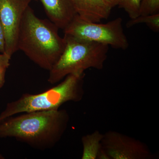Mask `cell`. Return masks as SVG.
Listing matches in <instances>:
<instances>
[{
    "label": "cell",
    "instance_id": "obj_15",
    "mask_svg": "<svg viewBox=\"0 0 159 159\" xmlns=\"http://www.w3.org/2000/svg\"><path fill=\"white\" fill-rule=\"evenodd\" d=\"M5 52V34L2 26L0 21V53L3 54Z\"/></svg>",
    "mask_w": 159,
    "mask_h": 159
},
{
    "label": "cell",
    "instance_id": "obj_12",
    "mask_svg": "<svg viewBox=\"0 0 159 159\" xmlns=\"http://www.w3.org/2000/svg\"><path fill=\"white\" fill-rule=\"evenodd\" d=\"M142 0H122L119 6L127 13L130 19L140 16V6Z\"/></svg>",
    "mask_w": 159,
    "mask_h": 159
},
{
    "label": "cell",
    "instance_id": "obj_6",
    "mask_svg": "<svg viewBox=\"0 0 159 159\" xmlns=\"http://www.w3.org/2000/svg\"><path fill=\"white\" fill-rule=\"evenodd\" d=\"M101 145L110 159L156 158L145 143L116 131L103 134Z\"/></svg>",
    "mask_w": 159,
    "mask_h": 159
},
{
    "label": "cell",
    "instance_id": "obj_2",
    "mask_svg": "<svg viewBox=\"0 0 159 159\" xmlns=\"http://www.w3.org/2000/svg\"><path fill=\"white\" fill-rule=\"evenodd\" d=\"M58 28L50 20L35 15L30 6L23 15L17 39L18 50L44 70H50L66 47Z\"/></svg>",
    "mask_w": 159,
    "mask_h": 159
},
{
    "label": "cell",
    "instance_id": "obj_17",
    "mask_svg": "<svg viewBox=\"0 0 159 159\" xmlns=\"http://www.w3.org/2000/svg\"><path fill=\"white\" fill-rule=\"evenodd\" d=\"M7 68L0 66V89L4 86L6 81L5 77Z\"/></svg>",
    "mask_w": 159,
    "mask_h": 159
},
{
    "label": "cell",
    "instance_id": "obj_3",
    "mask_svg": "<svg viewBox=\"0 0 159 159\" xmlns=\"http://www.w3.org/2000/svg\"><path fill=\"white\" fill-rule=\"evenodd\" d=\"M84 73L70 74L59 84L43 93L23 94L7 103L0 114V122L20 113L57 110L66 102H80L84 95Z\"/></svg>",
    "mask_w": 159,
    "mask_h": 159
},
{
    "label": "cell",
    "instance_id": "obj_5",
    "mask_svg": "<svg viewBox=\"0 0 159 159\" xmlns=\"http://www.w3.org/2000/svg\"><path fill=\"white\" fill-rule=\"evenodd\" d=\"M122 22V18L119 17L105 24L91 22L76 15L64 29V33L79 39L107 45L115 49L125 50L129 47V43Z\"/></svg>",
    "mask_w": 159,
    "mask_h": 159
},
{
    "label": "cell",
    "instance_id": "obj_10",
    "mask_svg": "<svg viewBox=\"0 0 159 159\" xmlns=\"http://www.w3.org/2000/svg\"><path fill=\"white\" fill-rule=\"evenodd\" d=\"M103 134L96 130L83 136L81 138L83 145L82 159H97L102 148L101 142Z\"/></svg>",
    "mask_w": 159,
    "mask_h": 159
},
{
    "label": "cell",
    "instance_id": "obj_18",
    "mask_svg": "<svg viewBox=\"0 0 159 159\" xmlns=\"http://www.w3.org/2000/svg\"><path fill=\"white\" fill-rule=\"evenodd\" d=\"M5 159V157H4L1 154H0V159Z\"/></svg>",
    "mask_w": 159,
    "mask_h": 159
},
{
    "label": "cell",
    "instance_id": "obj_8",
    "mask_svg": "<svg viewBox=\"0 0 159 159\" xmlns=\"http://www.w3.org/2000/svg\"><path fill=\"white\" fill-rule=\"evenodd\" d=\"M49 20L64 30L77 13L70 0H40Z\"/></svg>",
    "mask_w": 159,
    "mask_h": 159
},
{
    "label": "cell",
    "instance_id": "obj_1",
    "mask_svg": "<svg viewBox=\"0 0 159 159\" xmlns=\"http://www.w3.org/2000/svg\"><path fill=\"white\" fill-rule=\"evenodd\" d=\"M70 116L65 109L36 111L0 122V138H14L40 151L54 148L67 130Z\"/></svg>",
    "mask_w": 159,
    "mask_h": 159
},
{
    "label": "cell",
    "instance_id": "obj_11",
    "mask_svg": "<svg viewBox=\"0 0 159 159\" xmlns=\"http://www.w3.org/2000/svg\"><path fill=\"white\" fill-rule=\"evenodd\" d=\"M144 24L153 31H159V13L148 15H140L130 20L126 24L127 28H129L139 24Z\"/></svg>",
    "mask_w": 159,
    "mask_h": 159
},
{
    "label": "cell",
    "instance_id": "obj_4",
    "mask_svg": "<svg viewBox=\"0 0 159 159\" xmlns=\"http://www.w3.org/2000/svg\"><path fill=\"white\" fill-rule=\"evenodd\" d=\"M66 47L49 70L48 81L52 84L70 74H83L90 68L101 70L107 59L109 46L101 43L64 35Z\"/></svg>",
    "mask_w": 159,
    "mask_h": 159
},
{
    "label": "cell",
    "instance_id": "obj_7",
    "mask_svg": "<svg viewBox=\"0 0 159 159\" xmlns=\"http://www.w3.org/2000/svg\"><path fill=\"white\" fill-rule=\"evenodd\" d=\"M32 0H0V21L5 34V53L11 57L18 51L20 25L26 9Z\"/></svg>",
    "mask_w": 159,
    "mask_h": 159
},
{
    "label": "cell",
    "instance_id": "obj_14",
    "mask_svg": "<svg viewBox=\"0 0 159 159\" xmlns=\"http://www.w3.org/2000/svg\"><path fill=\"white\" fill-rule=\"evenodd\" d=\"M11 58V57L6 53H0V66L8 69L10 66Z\"/></svg>",
    "mask_w": 159,
    "mask_h": 159
},
{
    "label": "cell",
    "instance_id": "obj_16",
    "mask_svg": "<svg viewBox=\"0 0 159 159\" xmlns=\"http://www.w3.org/2000/svg\"><path fill=\"white\" fill-rule=\"evenodd\" d=\"M102 2L111 9L118 6L122 0H102Z\"/></svg>",
    "mask_w": 159,
    "mask_h": 159
},
{
    "label": "cell",
    "instance_id": "obj_13",
    "mask_svg": "<svg viewBox=\"0 0 159 159\" xmlns=\"http://www.w3.org/2000/svg\"><path fill=\"white\" fill-rule=\"evenodd\" d=\"M159 13V0H142L140 15H148Z\"/></svg>",
    "mask_w": 159,
    "mask_h": 159
},
{
    "label": "cell",
    "instance_id": "obj_19",
    "mask_svg": "<svg viewBox=\"0 0 159 159\" xmlns=\"http://www.w3.org/2000/svg\"><path fill=\"white\" fill-rule=\"evenodd\" d=\"M34 1H37V0H34Z\"/></svg>",
    "mask_w": 159,
    "mask_h": 159
},
{
    "label": "cell",
    "instance_id": "obj_9",
    "mask_svg": "<svg viewBox=\"0 0 159 159\" xmlns=\"http://www.w3.org/2000/svg\"><path fill=\"white\" fill-rule=\"evenodd\" d=\"M77 15L83 20L99 23L107 19L112 9L102 0H70Z\"/></svg>",
    "mask_w": 159,
    "mask_h": 159
}]
</instances>
